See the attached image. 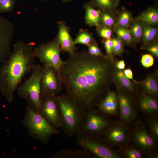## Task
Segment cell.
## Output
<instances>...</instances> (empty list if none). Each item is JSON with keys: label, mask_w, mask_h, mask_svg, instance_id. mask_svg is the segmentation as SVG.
Instances as JSON below:
<instances>
[{"label": "cell", "mask_w": 158, "mask_h": 158, "mask_svg": "<svg viewBox=\"0 0 158 158\" xmlns=\"http://www.w3.org/2000/svg\"><path fill=\"white\" fill-rule=\"evenodd\" d=\"M95 108L86 110L83 124L79 133L102 137L111 122Z\"/></svg>", "instance_id": "obj_8"}, {"label": "cell", "mask_w": 158, "mask_h": 158, "mask_svg": "<svg viewBox=\"0 0 158 158\" xmlns=\"http://www.w3.org/2000/svg\"><path fill=\"white\" fill-rule=\"evenodd\" d=\"M141 62L144 67L148 68L154 64V58L150 54L143 55L141 57Z\"/></svg>", "instance_id": "obj_37"}, {"label": "cell", "mask_w": 158, "mask_h": 158, "mask_svg": "<svg viewBox=\"0 0 158 158\" xmlns=\"http://www.w3.org/2000/svg\"><path fill=\"white\" fill-rule=\"evenodd\" d=\"M58 32L56 35L60 44L61 51L69 54L75 51L77 49L70 34V28L64 21L57 23Z\"/></svg>", "instance_id": "obj_15"}, {"label": "cell", "mask_w": 158, "mask_h": 158, "mask_svg": "<svg viewBox=\"0 0 158 158\" xmlns=\"http://www.w3.org/2000/svg\"><path fill=\"white\" fill-rule=\"evenodd\" d=\"M90 4L102 11L115 12L117 8L115 0H90Z\"/></svg>", "instance_id": "obj_25"}, {"label": "cell", "mask_w": 158, "mask_h": 158, "mask_svg": "<svg viewBox=\"0 0 158 158\" xmlns=\"http://www.w3.org/2000/svg\"><path fill=\"white\" fill-rule=\"evenodd\" d=\"M61 51L57 36L51 41L34 48L32 51L33 56L39 59L44 66H51L55 69L59 80L60 71L63 62L60 57Z\"/></svg>", "instance_id": "obj_6"}, {"label": "cell", "mask_w": 158, "mask_h": 158, "mask_svg": "<svg viewBox=\"0 0 158 158\" xmlns=\"http://www.w3.org/2000/svg\"><path fill=\"white\" fill-rule=\"evenodd\" d=\"M113 81L114 82L119 88L130 92H132L134 90V84L125 75L122 70L115 68L114 73Z\"/></svg>", "instance_id": "obj_20"}, {"label": "cell", "mask_w": 158, "mask_h": 158, "mask_svg": "<svg viewBox=\"0 0 158 158\" xmlns=\"http://www.w3.org/2000/svg\"><path fill=\"white\" fill-rule=\"evenodd\" d=\"M96 31L98 34L103 39L111 38L112 30L111 28L99 24L96 26Z\"/></svg>", "instance_id": "obj_32"}, {"label": "cell", "mask_w": 158, "mask_h": 158, "mask_svg": "<svg viewBox=\"0 0 158 158\" xmlns=\"http://www.w3.org/2000/svg\"><path fill=\"white\" fill-rule=\"evenodd\" d=\"M3 0H0V4H1V3L2 1Z\"/></svg>", "instance_id": "obj_44"}, {"label": "cell", "mask_w": 158, "mask_h": 158, "mask_svg": "<svg viewBox=\"0 0 158 158\" xmlns=\"http://www.w3.org/2000/svg\"><path fill=\"white\" fill-rule=\"evenodd\" d=\"M117 95L114 92L109 91L98 106L99 109L105 115H113L118 110Z\"/></svg>", "instance_id": "obj_16"}, {"label": "cell", "mask_w": 158, "mask_h": 158, "mask_svg": "<svg viewBox=\"0 0 158 158\" xmlns=\"http://www.w3.org/2000/svg\"><path fill=\"white\" fill-rule=\"evenodd\" d=\"M102 42L105 48L106 55L108 58L112 59L113 56V42L111 38L103 39Z\"/></svg>", "instance_id": "obj_36"}, {"label": "cell", "mask_w": 158, "mask_h": 158, "mask_svg": "<svg viewBox=\"0 0 158 158\" xmlns=\"http://www.w3.org/2000/svg\"><path fill=\"white\" fill-rule=\"evenodd\" d=\"M113 42V55H121L123 50L124 43L118 38H111Z\"/></svg>", "instance_id": "obj_33"}, {"label": "cell", "mask_w": 158, "mask_h": 158, "mask_svg": "<svg viewBox=\"0 0 158 158\" xmlns=\"http://www.w3.org/2000/svg\"><path fill=\"white\" fill-rule=\"evenodd\" d=\"M95 156L85 149L82 148L77 150L68 149L60 150L51 157V158H92Z\"/></svg>", "instance_id": "obj_17"}, {"label": "cell", "mask_w": 158, "mask_h": 158, "mask_svg": "<svg viewBox=\"0 0 158 158\" xmlns=\"http://www.w3.org/2000/svg\"><path fill=\"white\" fill-rule=\"evenodd\" d=\"M43 68L40 64H36L30 77L19 85L16 90L18 96L25 99L28 105L38 112L42 102L40 82Z\"/></svg>", "instance_id": "obj_5"}, {"label": "cell", "mask_w": 158, "mask_h": 158, "mask_svg": "<svg viewBox=\"0 0 158 158\" xmlns=\"http://www.w3.org/2000/svg\"><path fill=\"white\" fill-rule=\"evenodd\" d=\"M115 27L114 31L117 38L126 44H130L133 42L129 30L118 26H115Z\"/></svg>", "instance_id": "obj_28"}, {"label": "cell", "mask_w": 158, "mask_h": 158, "mask_svg": "<svg viewBox=\"0 0 158 158\" xmlns=\"http://www.w3.org/2000/svg\"><path fill=\"white\" fill-rule=\"evenodd\" d=\"M35 43L20 40L13 45L11 55L0 66V90L9 102L24 76L32 72L36 65L32 54Z\"/></svg>", "instance_id": "obj_2"}, {"label": "cell", "mask_w": 158, "mask_h": 158, "mask_svg": "<svg viewBox=\"0 0 158 158\" xmlns=\"http://www.w3.org/2000/svg\"><path fill=\"white\" fill-rule=\"evenodd\" d=\"M158 32L157 28L143 24L142 38L143 47L154 42L157 36Z\"/></svg>", "instance_id": "obj_23"}, {"label": "cell", "mask_w": 158, "mask_h": 158, "mask_svg": "<svg viewBox=\"0 0 158 158\" xmlns=\"http://www.w3.org/2000/svg\"><path fill=\"white\" fill-rule=\"evenodd\" d=\"M42 0L46 1H47V0Z\"/></svg>", "instance_id": "obj_45"}, {"label": "cell", "mask_w": 158, "mask_h": 158, "mask_svg": "<svg viewBox=\"0 0 158 158\" xmlns=\"http://www.w3.org/2000/svg\"><path fill=\"white\" fill-rule=\"evenodd\" d=\"M23 123L33 139L46 143L54 135L58 134L60 130L53 127L38 112L28 105Z\"/></svg>", "instance_id": "obj_4"}, {"label": "cell", "mask_w": 158, "mask_h": 158, "mask_svg": "<svg viewBox=\"0 0 158 158\" xmlns=\"http://www.w3.org/2000/svg\"><path fill=\"white\" fill-rule=\"evenodd\" d=\"M132 19L131 13L128 11L123 10L120 12L115 26L128 28L130 26Z\"/></svg>", "instance_id": "obj_29"}, {"label": "cell", "mask_w": 158, "mask_h": 158, "mask_svg": "<svg viewBox=\"0 0 158 158\" xmlns=\"http://www.w3.org/2000/svg\"><path fill=\"white\" fill-rule=\"evenodd\" d=\"M145 94L153 98L157 97L158 93V87L154 76L150 75L142 83Z\"/></svg>", "instance_id": "obj_24"}, {"label": "cell", "mask_w": 158, "mask_h": 158, "mask_svg": "<svg viewBox=\"0 0 158 158\" xmlns=\"http://www.w3.org/2000/svg\"><path fill=\"white\" fill-rule=\"evenodd\" d=\"M16 0H3L0 4V13L9 12L13 9Z\"/></svg>", "instance_id": "obj_34"}, {"label": "cell", "mask_w": 158, "mask_h": 158, "mask_svg": "<svg viewBox=\"0 0 158 158\" xmlns=\"http://www.w3.org/2000/svg\"><path fill=\"white\" fill-rule=\"evenodd\" d=\"M143 24L138 18L133 22L129 30L133 41L138 42L142 40Z\"/></svg>", "instance_id": "obj_27"}, {"label": "cell", "mask_w": 158, "mask_h": 158, "mask_svg": "<svg viewBox=\"0 0 158 158\" xmlns=\"http://www.w3.org/2000/svg\"><path fill=\"white\" fill-rule=\"evenodd\" d=\"M62 86L55 69L51 66H44L40 82L41 99L48 95L59 93Z\"/></svg>", "instance_id": "obj_12"}, {"label": "cell", "mask_w": 158, "mask_h": 158, "mask_svg": "<svg viewBox=\"0 0 158 158\" xmlns=\"http://www.w3.org/2000/svg\"><path fill=\"white\" fill-rule=\"evenodd\" d=\"M75 143L82 148L89 151L95 157L100 158H121L118 152L113 149L101 137L79 133Z\"/></svg>", "instance_id": "obj_7"}, {"label": "cell", "mask_w": 158, "mask_h": 158, "mask_svg": "<svg viewBox=\"0 0 158 158\" xmlns=\"http://www.w3.org/2000/svg\"><path fill=\"white\" fill-rule=\"evenodd\" d=\"M116 22L112 13L102 11L100 24L111 28L115 26Z\"/></svg>", "instance_id": "obj_30"}, {"label": "cell", "mask_w": 158, "mask_h": 158, "mask_svg": "<svg viewBox=\"0 0 158 158\" xmlns=\"http://www.w3.org/2000/svg\"><path fill=\"white\" fill-rule=\"evenodd\" d=\"M131 128L123 121L111 122L103 135V140L112 147H120L131 141Z\"/></svg>", "instance_id": "obj_9"}, {"label": "cell", "mask_w": 158, "mask_h": 158, "mask_svg": "<svg viewBox=\"0 0 158 158\" xmlns=\"http://www.w3.org/2000/svg\"><path fill=\"white\" fill-rule=\"evenodd\" d=\"M146 123L150 133L154 138L158 139V121L156 118L150 117L146 119Z\"/></svg>", "instance_id": "obj_31"}, {"label": "cell", "mask_w": 158, "mask_h": 158, "mask_svg": "<svg viewBox=\"0 0 158 158\" xmlns=\"http://www.w3.org/2000/svg\"><path fill=\"white\" fill-rule=\"evenodd\" d=\"M153 138L140 123L136 124L131 128V139L134 145L145 154L154 152L155 143Z\"/></svg>", "instance_id": "obj_13"}, {"label": "cell", "mask_w": 158, "mask_h": 158, "mask_svg": "<svg viewBox=\"0 0 158 158\" xmlns=\"http://www.w3.org/2000/svg\"><path fill=\"white\" fill-rule=\"evenodd\" d=\"M143 49L150 52L156 57H158V44L156 42H154L143 47Z\"/></svg>", "instance_id": "obj_38"}, {"label": "cell", "mask_w": 158, "mask_h": 158, "mask_svg": "<svg viewBox=\"0 0 158 158\" xmlns=\"http://www.w3.org/2000/svg\"><path fill=\"white\" fill-rule=\"evenodd\" d=\"M88 50L87 52L90 55L96 56H105L102 52L96 42L95 41L87 46Z\"/></svg>", "instance_id": "obj_35"}, {"label": "cell", "mask_w": 158, "mask_h": 158, "mask_svg": "<svg viewBox=\"0 0 158 158\" xmlns=\"http://www.w3.org/2000/svg\"><path fill=\"white\" fill-rule=\"evenodd\" d=\"M125 75L129 79H131L135 83H138L139 82L133 78V73L130 68H126L123 71Z\"/></svg>", "instance_id": "obj_39"}, {"label": "cell", "mask_w": 158, "mask_h": 158, "mask_svg": "<svg viewBox=\"0 0 158 158\" xmlns=\"http://www.w3.org/2000/svg\"><path fill=\"white\" fill-rule=\"evenodd\" d=\"M115 63L112 59L74 51L63 62L59 75L67 94L85 110L98 106L109 91Z\"/></svg>", "instance_id": "obj_1"}, {"label": "cell", "mask_w": 158, "mask_h": 158, "mask_svg": "<svg viewBox=\"0 0 158 158\" xmlns=\"http://www.w3.org/2000/svg\"><path fill=\"white\" fill-rule=\"evenodd\" d=\"M147 157L149 158H158V154L157 153L152 152L146 154Z\"/></svg>", "instance_id": "obj_41"}, {"label": "cell", "mask_w": 158, "mask_h": 158, "mask_svg": "<svg viewBox=\"0 0 158 158\" xmlns=\"http://www.w3.org/2000/svg\"><path fill=\"white\" fill-rule=\"evenodd\" d=\"M62 1L64 2H68L71 1L73 0H61Z\"/></svg>", "instance_id": "obj_42"}, {"label": "cell", "mask_w": 158, "mask_h": 158, "mask_svg": "<svg viewBox=\"0 0 158 158\" xmlns=\"http://www.w3.org/2000/svg\"><path fill=\"white\" fill-rule=\"evenodd\" d=\"M117 97L122 121L128 124L133 122L137 118V114L128 96L120 88Z\"/></svg>", "instance_id": "obj_14"}, {"label": "cell", "mask_w": 158, "mask_h": 158, "mask_svg": "<svg viewBox=\"0 0 158 158\" xmlns=\"http://www.w3.org/2000/svg\"><path fill=\"white\" fill-rule=\"evenodd\" d=\"M95 41L92 34L82 28L79 30L76 38L73 40L75 44H81L87 47Z\"/></svg>", "instance_id": "obj_26"}, {"label": "cell", "mask_w": 158, "mask_h": 158, "mask_svg": "<svg viewBox=\"0 0 158 158\" xmlns=\"http://www.w3.org/2000/svg\"><path fill=\"white\" fill-rule=\"evenodd\" d=\"M121 0H115L116 4L117 6Z\"/></svg>", "instance_id": "obj_43"}, {"label": "cell", "mask_w": 158, "mask_h": 158, "mask_svg": "<svg viewBox=\"0 0 158 158\" xmlns=\"http://www.w3.org/2000/svg\"><path fill=\"white\" fill-rule=\"evenodd\" d=\"M61 116L60 128L69 137L79 133L86 110L67 93L56 96Z\"/></svg>", "instance_id": "obj_3"}, {"label": "cell", "mask_w": 158, "mask_h": 158, "mask_svg": "<svg viewBox=\"0 0 158 158\" xmlns=\"http://www.w3.org/2000/svg\"><path fill=\"white\" fill-rule=\"evenodd\" d=\"M39 112L54 128H60V112L55 95H48L42 99Z\"/></svg>", "instance_id": "obj_11"}, {"label": "cell", "mask_w": 158, "mask_h": 158, "mask_svg": "<svg viewBox=\"0 0 158 158\" xmlns=\"http://www.w3.org/2000/svg\"><path fill=\"white\" fill-rule=\"evenodd\" d=\"M139 105L143 112L149 115L157 113L158 104L154 99L146 94L142 95L139 100Z\"/></svg>", "instance_id": "obj_19"}, {"label": "cell", "mask_w": 158, "mask_h": 158, "mask_svg": "<svg viewBox=\"0 0 158 158\" xmlns=\"http://www.w3.org/2000/svg\"><path fill=\"white\" fill-rule=\"evenodd\" d=\"M83 8L85 11V23L90 27L97 26L100 23L102 10L95 9L89 2L85 3Z\"/></svg>", "instance_id": "obj_18"}, {"label": "cell", "mask_w": 158, "mask_h": 158, "mask_svg": "<svg viewBox=\"0 0 158 158\" xmlns=\"http://www.w3.org/2000/svg\"><path fill=\"white\" fill-rule=\"evenodd\" d=\"M118 152L121 157L126 158H143L145 154L134 144H129L119 147Z\"/></svg>", "instance_id": "obj_22"}, {"label": "cell", "mask_w": 158, "mask_h": 158, "mask_svg": "<svg viewBox=\"0 0 158 158\" xmlns=\"http://www.w3.org/2000/svg\"><path fill=\"white\" fill-rule=\"evenodd\" d=\"M144 24L152 25L158 23V10L154 6L150 7L138 17Z\"/></svg>", "instance_id": "obj_21"}, {"label": "cell", "mask_w": 158, "mask_h": 158, "mask_svg": "<svg viewBox=\"0 0 158 158\" xmlns=\"http://www.w3.org/2000/svg\"><path fill=\"white\" fill-rule=\"evenodd\" d=\"M15 28L9 20L0 15V66L11 55Z\"/></svg>", "instance_id": "obj_10"}, {"label": "cell", "mask_w": 158, "mask_h": 158, "mask_svg": "<svg viewBox=\"0 0 158 158\" xmlns=\"http://www.w3.org/2000/svg\"><path fill=\"white\" fill-rule=\"evenodd\" d=\"M125 66L123 60L119 61L115 63V67L117 69L122 70L124 68Z\"/></svg>", "instance_id": "obj_40"}]
</instances>
